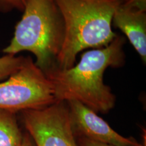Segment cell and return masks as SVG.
Wrapping results in <instances>:
<instances>
[{
	"mask_svg": "<svg viewBox=\"0 0 146 146\" xmlns=\"http://www.w3.org/2000/svg\"><path fill=\"white\" fill-rule=\"evenodd\" d=\"M24 7V0H0V13H9L15 10L23 12Z\"/></svg>",
	"mask_w": 146,
	"mask_h": 146,
	"instance_id": "obj_10",
	"label": "cell"
},
{
	"mask_svg": "<svg viewBox=\"0 0 146 146\" xmlns=\"http://www.w3.org/2000/svg\"><path fill=\"white\" fill-rule=\"evenodd\" d=\"M21 146H35L31 138L27 133H25L24 134L23 143L21 144Z\"/></svg>",
	"mask_w": 146,
	"mask_h": 146,
	"instance_id": "obj_13",
	"label": "cell"
},
{
	"mask_svg": "<svg viewBox=\"0 0 146 146\" xmlns=\"http://www.w3.org/2000/svg\"><path fill=\"white\" fill-rule=\"evenodd\" d=\"M25 57L5 54L0 57V81L16 72L23 64Z\"/></svg>",
	"mask_w": 146,
	"mask_h": 146,
	"instance_id": "obj_9",
	"label": "cell"
},
{
	"mask_svg": "<svg viewBox=\"0 0 146 146\" xmlns=\"http://www.w3.org/2000/svg\"><path fill=\"white\" fill-rule=\"evenodd\" d=\"M77 140L79 146H115L112 145H110V144L94 141H92V140L88 139L87 138L81 137H79Z\"/></svg>",
	"mask_w": 146,
	"mask_h": 146,
	"instance_id": "obj_12",
	"label": "cell"
},
{
	"mask_svg": "<svg viewBox=\"0 0 146 146\" xmlns=\"http://www.w3.org/2000/svg\"><path fill=\"white\" fill-rule=\"evenodd\" d=\"M125 41L117 35L107 46L83 53L79 62L70 68L55 70L47 76L54 87L56 101L76 100L98 114L114 108L116 96L104 82V74L109 67L125 64Z\"/></svg>",
	"mask_w": 146,
	"mask_h": 146,
	"instance_id": "obj_1",
	"label": "cell"
},
{
	"mask_svg": "<svg viewBox=\"0 0 146 146\" xmlns=\"http://www.w3.org/2000/svg\"><path fill=\"white\" fill-rule=\"evenodd\" d=\"M121 3L146 10V0H118Z\"/></svg>",
	"mask_w": 146,
	"mask_h": 146,
	"instance_id": "obj_11",
	"label": "cell"
},
{
	"mask_svg": "<svg viewBox=\"0 0 146 146\" xmlns=\"http://www.w3.org/2000/svg\"><path fill=\"white\" fill-rule=\"evenodd\" d=\"M23 137L17 114L0 110V146H21Z\"/></svg>",
	"mask_w": 146,
	"mask_h": 146,
	"instance_id": "obj_8",
	"label": "cell"
},
{
	"mask_svg": "<svg viewBox=\"0 0 146 146\" xmlns=\"http://www.w3.org/2000/svg\"><path fill=\"white\" fill-rule=\"evenodd\" d=\"M56 102L52 82L31 57H25L19 70L0 81V110L17 114Z\"/></svg>",
	"mask_w": 146,
	"mask_h": 146,
	"instance_id": "obj_4",
	"label": "cell"
},
{
	"mask_svg": "<svg viewBox=\"0 0 146 146\" xmlns=\"http://www.w3.org/2000/svg\"><path fill=\"white\" fill-rule=\"evenodd\" d=\"M112 24L130 41L143 62H146V10L120 3L114 11Z\"/></svg>",
	"mask_w": 146,
	"mask_h": 146,
	"instance_id": "obj_7",
	"label": "cell"
},
{
	"mask_svg": "<svg viewBox=\"0 0 146 146\" xmlns=\"http://www.w3.org/2000/svg\"><path fill=\"white\" fill-rule=\"evenodd\" d=\"M35 146H79L66 102L20 112Z\"/></svg>",
	"mask_w": 146,
	"mask_h": 146,
	"instance_id": "obj_5",
	"label": "cell"
},
{
	"mask_svg": "<svg viewBox=\"0 0 146 146\" xmlns=\"http://www.w3.org/2000/svg\"><path fill=\"white\" fill-rule=\"evenodd\" d=\"M24 4L23 16L3 52L14 56L31 52L35 64L48 76L58 70L65 34L62 15L56 0H24Z\"/></svg>",
	"mask_w": 146,
	"mask_h": 146,
	"instance_id": "obj_3",
	"label": "cell"
},
{
	"mask_svg": "<svg viewBox=\"0 0 146 146\" xmlns=\"http://www.w3.org/2000/svg\"><path fill=\"white\" fill-rule=\"evenodd\" d=\"M56 1L65 28L64 39L57 60L58 70L70 68L82 51L107 46L117 36L112 25L114 11L121 3L118 0Z\"/></svg>",
	"mask_w": 146,
	"mask_h": 146,
	"instance_id": "obj_2",
	"label": "cell"
},
{
	"mask_svg": "<svg viewBox=\"0 0 146 146\" xmlns=\"http://www.w3.org/2000/svg\"><path fill=\"white\" fill-rule=\"evenodd\" d=\"M66 103L73 129L79 137L115 146H143L135 139L119 134L98 113L81 102L70 100Z\"/></svg>",
	"mask_w": 146,
	"mask_h": 146,
	"instance_id": "obj_6",
	"label": "cell"
}]
</instances>
